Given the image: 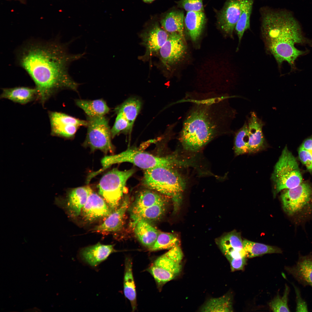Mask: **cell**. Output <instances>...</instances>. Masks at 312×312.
<instances>
[{"label": "cell", "mask_w": 312, "mask_h": 312, "mask_svg": "<svg viewBox=\"0 0 312 312\" xmlns=\"http://www.w3.org/2000/svg\"><path fill=\"white\" fill-rule=\"evenodd\" d=\"M74 40L66 43L58 39L32 40L24 44L17 52L18 64L34 81L37 99L42 104L60 90L78 92L80 84L70 75L68 69L71 63L83 57L86 53H69V45Z\"/></svg>", "instance_id": "cell-1"}, {"label": "cell", "mask_w": 312, "mask_h": 312, "mask_svg": "<svg viewBox=\"0 0 312 312\" xmlns=\"http://www.w3.org/2000/svg\"><path fill=\"white\" fill-rule=\"evenodd\" d=\"M198 96L192 99L180 135L183 148L192 152L223 132L226 116L224 103L227 96L213 92Z\"/></svg>", "instance_id": "cell-2"}, {"label": "cell", "mask_w": 312, "mask_h": 312, "mask_svg": "<svg viewBox=\"0 0 312 312\" xmlns=\"http://www.w3.org/2000/svg\"><path fill=\"white\" fill-rule=\"evenodd\" d=\"M262 36L266 49L280 66L286 62L294 69L295 61L306 51L296 48V44L310 43L303 36L300 26L291 12L269 8L261 10Z\"/></svg>", "instance_id": "cell-3"}, {"label": "cell", "mask_w": 312, "mask_h": 312, "mask_svg": "<svg viewBox=\"0 0 312 312\" xmlns=\"http://www.w3.org/2000/svg\"><path fill=\"white\" fill-rule=\"evenodd\" d=\"M174 167L158 166L144 170L143 183L149 189L171 198L176 209L185 182Z\"/></svg>", "instance_id": "cell-4"}, {"label": "cell", "mask_w": 312, "mask_h": 312, "mask_svg": "<svg viewBox=\"0 0 312 312\" xmlns=\"http://www.w3.org/2000/svg\"><path fill=\"white\" fill-rule=\"evenodd\" d=\"M179 160L173 156H157L141 150L129 148L118 154L106 156L101 160L104 170L112 165L123 162L131 163L146 170L158 166L175 167Z\"/></svg>", "instance_id": "cell-5"}, {"label": "cell", "mask_w": 312, "mask_h": 312, "mask_svg": "<svg viewBox=\"0 0 312 312\" xmlns=\"http://www.w3.org/2000/svg\"><path fill=\"white\" fill-rule=\"evenodd\" d=\"M274 195L283 190L298 186L302 182V177L295 158L287 146L283 150L271 176Z\"/></svg>", "instance_id": "cell-6"}, {"label": "cell", "mask_w": 312, "mask_h": 312, "mask_svg": "<svg viewBox=\"0 0 312 312\" xmlns=\"http://www.w3.org/2000/svg\"><path fill=\"white\" fill-rule=\"evenodd\" d=\"M281 199L283 209L289 216L300 220L312 215V187L309 183L302 182L285 190Z\"/></svg>", "instance_id": "cell-7"}, {"label": "cell", "mask_w": 312, "mask_h": 312, "mask_svg": "<svg viewBox=\"0 0 312 312\" xmlns=\"http://www.w3.org/2000/svg\"><path fill=\"white\" fill-rule=\"evenodd\" d=\"M135 172L134 169L124 171L114 168L105 174L98 185L99 193L112 210L120 205L127 182Z\"/></svg>", "instance_id": "cell-8"}, {"label": "cell", "mask_w": 312, "mask_h": 312, "mask_svg": "<svg viewBox=\"0 0 312 312\" xmlns=\"http://www.w3.org/2000/svg\"><path fill=\"white\" fill-rule=\"evenodd\" d=\"M183 257L180 246H177L157 258L150 266L148 270L159 287L180 273Z\"/></svg>", "instance_id": "cell-9"}, {"label": "cell", "mask_w": 312, "mask_h": 312, "mask_svg": "<svg viewBox=\"0 0 312 312\" xmlns=\"http://www.w3.org/2000/svg\"><path fill=\"white\" fill-rule=\"evenodd\" d=\"M87 131L84 145L94 151L101 150L105 153H113L111 129L108 120L105 116H87Z\"/></svg>", "instance_id": "cell-10"}, {"label": "cell", "mask_w": 312, "mask_h": 312, "mask_svg": "<svg viewBox=\"0 0 312 312\" xmlns=\"http://www.w3.org/2000/svg\"><path fill=\"white\" fill-rule=\"evenodd\" d=\"M49 117L51 134L67 138L73 137L79 127L88 124L87 120L60 112H50Z\"/></svg>", "instance_id": "cell-11"}, {"label": "cell", "mask_w": 312, "mask_h": 312, "mask_svg": "<svg viewBox=\"0 0 312 312\" xmlns=\"http://www.w3.org/2000/svg\"><path fill=\"white\" fill-rule=\"evenodd\" d=\"M169 34L167 40L158 51L162 64L168 69L179 62L186 51L183 38L177 33Z\"/></svg>", "instance_id": "cell-12"}, {"label": "cell", "mask_w": 312, "mask_h": 312, "mask_svg": "<svg viewBox=\"0 0 312 312\" xmlns=\"http://www.w3.org/2000/svg\"><path fill=\"white\" fill-rule=\"evenodd\" d=\"M241 12L240 0H226L217 14V22L220 28L232 37L233 32Z\"/></svg>", "instance_id": "cell-13"}, {"label": "cell", "mask_w": 312, "mask_h": 312, "mask_svg": "<svg viewBox=\"0 0 312 312\" xmlns=\"http://www.w3.org/2000/svg\"><path fill=\"white\" fill-rule=\"evenodd\" d=\"M243 241L240 233L235 230L226 233L216 240L229 262L235 259L246 257Z\"/></svg>", "instance_id": "cell-14"}, {"label": "cell", "mask_w": 312, "mask_h": 312, "mask_svg": "<svg viewBox=\"0 0 312 312\" xmlns=\"http://www.w3.org/2000/svg\"><path fill=\"white\" fill-rule=\"evenodd\" d=\"M107 205L103 197L92 191L82 210L84 218L91 221L107 217L112 211Z\"/></svg>", "instance_id": "cell-15"}, {"label": "cell", "mask_w": 312, "mask_h": 312, "mask_svg": "<svg viewBox=\"0 0 312 312\" xmlns=\"http://www.w3.org/2000/svg\"><path fill=\"white\" fill-rule=\"evenodd\" d=\"M285 269L304 286L312 287V254L299 255L296 264L292 266H285Z\"/></svg>", "instance_id": "cell-16"}, {"label": "cell", "mask_w": 312, "mask_h": 312, "mask_svg": "<svg viewBox=\"0 0 312 312\" xmlns=\"http://www.w3.org/2000/svg\"><path fill=\"white\" fill-rule=\"evenodd\" d=\"M129 204V199L126 197L117 209L107 217L103 222L93 229V231L106 233L120 230L122 226L125 215Z\"/></svg>", "instance_id": "cell-17"}, {"label": "cell", "mask_w": 312, "mask_h": 312, "mask_svg": "<svg viewBox=\"0 0 312 312\" xmlns=\"http://www.w3.org/2000/svg\"><path fill=\"white\" fill-rule=\"evenodd\" d=\"M247 124L248 153H256L263 149L266 145L262 132L263 123L258 118L256 113L252 112L248 120Z\"/></svg>", "instance_id": "cell-18"}, {"label": "cell", "mask_w": 312, "mask_h": 312, "mask_svg": "<svg viewBox=\"0 0 312 312\" xmlns=\"http://www.w3.org/2000/svg\"><path fill=\"white\" fill-rule=\"evenodd\" d=\"M169 34L157 23H155L141 35L142 44L146 54L151 55L158 52L167 40Z\"/></svg>", "instance_id": "cell-19"}, {"label": "cell", "mask_w": 312, "mask_h": 312, "mask_svg": "<svg viewBox=\"0 0 312 312\" xmlns=\"http://www.w3.org/2000/svg\"><path fill=\"white\" fill-rule=\"evenodd\" d=\"M115 251L113 245H104L99 243L81 250L80 256L84 261L92 267H96L107 259Z\"/></svg>", "instance_id": "cell-20"}, {"label": "cell", "mask_w": 312, "mask_h": 312, "mask_svg": "<svg viewBox=\"0 0 312 312\" xmlns=\"http://www.w3.org/2000/svg\"><path fill=\"white\" fill-rule=\"evenodd\" d=\"M162 195L149 189L140 192L138 194L130 208V216L144 208L155 205L166 203Z\"/></svg>", "instance_id": "cell-21"}, {"label": "cell", "mask_w": 312, "mask_h": 312, "mask_svg": "<svg viewBox=\"0 0 312 312\" xmlns=\"http://www.w3.org/2000/svg\"><path fill=\"white\" fill-rule=\"evenodd\" d=\"M92 191L88 186L79 187L72 190L68 194L67 207L73 216H79Z\"/></svg>", "instance_id": "cell-22"}, {"label": "cell", "mask_w": 312, "mask_h": 312, "mask_svg": "<svg viewBox=\"0 0 312 312\" xmlns=\"http://www.w3.org/2000/svg\"><path fill=\"white\" fill-rule=\"evenodd\" d=\"M0 97L15 103L25 104L37 99V91L35 87L20 86L4 88L3 89Z\"/></svg>", "instance_id": "cell-23"}, {"label": "cell", "mask_w": 312, "mask_h": 312, "mask_svg": "<svg viewBox=\"0 0 312 312\" xmlns=\"http://www.w3.org/2000/svg\"><path fill=\"white\" fill-rule=\"evenodd\" d=\"M206 22L203 11L188 12L184 16V25L190 37L193 41L199 38Z\"/></svg>", "instance_id": "cell-24"}, {"label": "cell", "mask_w": 312, "mask_h": 312, "mask_svg": "<svg viewBox=\"0 0 312 312\" xmlns=\"http://www.w3.org/2000/svg\"><path fill=\"white\" fill-rule=\"evenodd\" d=\"M134 232L140 242L150 249L154 244L159 231L148 221L141 220L134 228Z\"/></svg>", "instance_id": "cell-25"}, {"label": "cell", "mask_w": 312, "mask_h": 312, "mask_svg": "<svg viewBox=\"0 0 312 312\" xmlns=\"http://www.w3.org/2000/svg\"><path fill=\"white\" fill-rule=\"evenodd\" d=\"M184 18L182 11H171L161 20V27L168 33H177L183 38Z\"/></svg>", "instance_id": "cell-26"}, {"label": "cell", "mask_w": 312, "mask_h": 312, "mask_svg": "<svg viewBox=\"0 0 312 312\" xmlns=\"http://www.w3.org/2000/svg\"><path fill=\"white\" fill-rule=\"evenodd\" d=\"M75 103L77 106L84 111L87 116H105L110 111L106 103L102 99L93 100L76 99Z\"/></svg>", "instance_id": "cell-27"}, {"label": "cell", "mask_w": 312, "mask_h": 312, "mask_svg": "<svg viewBox=\"0 0 312 312\" xmlns=\"http://www.w3.org/2000/svg\"><path fill=\"white\" fill-rule=\"evenodd\" d=\"M132 267L131 259L127 258L125 261L124 292L125 296L130 301L132 311H134L136 308V294Z\"/></svg>", "instance_id": "cell-28"}, {"label": "cell", "mask_w": 312, "mask_h": 312, "mask_svg": "<svg viewBox=\"0 0 312 312\" xmlns=\"http://www.w3.org/2000/svg\"><path fill=\"white\" fill-rule=\"evenodd\" d=\"M166 203L155 205L144 208L130 216V226L134 228L137 223L141 220L147 221L158 220L164 214L166 210Z\"/></svg>", "instance_id": "cell-29"}, {"label": "cell", "mask_w": 312, "mask_h": 312, "mask_svg": "<svg viewBox=\"0 0 312 312\" xmlns=\"http://www.w3.org/2000/svg\"><path fill=\"white\" fill-rule=\"evenodd\" d=\"M254 0H240L241 12L235 28L240 43L245 32L250 28V18Z\"/></svg>", "instance_id": "cell-30"}, {"label": "cell", "mask_w": 312, "mask_h": 312, "mask_svg": "<svg viewBox=\"0 0 312 312\" xmlns=\"http://www.w3.org/2000/svg\"><path fill=\"white\" fill-rule=\"evenodd\" d=\"M243 247L247 258H252L271 253H281V249L276 246L253 242L246 239L243 240Z\"/></svg>", "instance_id": "cell-31"}, {"label": "cell", "mask_w": 312, "mask_h": 312, "mask_svg": "<svg viewBox=\"0 0 312 312\" xmlns=\"http://www.w3.org/2000/svg\"><path fill=\"white\" fill-rule=\"evenodd\" d=\"M141 106V102L140 99L136 98L131 97L116 107L115 111L116 113H121L132 127Z\"/></svg>", "instance_id": "cell-32"}, {"label": "cell", "mask_w": 312, "mask_h": 312, "mask_svg": "<svg viewBox=\"0 0 312 312\" xmlns=\"http://www.w3.org/2000/svg\"><path fill=\"white\" fill-rule=\"evenodd\" d=\"M203 312H233L232 298L226 295L209 300L201 309Z\"/></svg>", "instance_id": "cell-33"}, {"label": "cell", "mask_w": 312, "mask_h": 312, "mask_svg": "<svg viewBox=\"0 0 312 312\" xmlns=\"http://www.w3.org/2000/svg\"><path fill=\"white\" fill-rule=\"evenodd\" d=\"M180 243L178 236L176 234L159 231L155 243L149 249L152 251L170 249L180 246Z\"/></svg>", "instance_id": "cell-34"}, {"label": "cell", "mask_w": 312, "mask_h": 312, "mask_svg": "<svg viewBox=\"0 0 312 312\" xmlns=\"http://www.w3.org/2000/svg\"><path fill=\"white\" fill-rule=\"evenodd\" d=\"M234 141V151L236 155L248 153L247 123L245 122L236 133Z\"/></svg>", "instance_id": "cell-35"}, {"label": "cell", "mask_w": 312, "mask_h": 312, "mask_svg": "<svg viewBox=\"0 0 312 312\" xmlns=\"http://www.w3.org/2000/svg\"><path fill=\"white\" fill-rule=\"evenodd\" d=\"M289 291V287L285 285L283 296L281 297L278 294L269 303L271 310L274 312H290L288 304Z\"/></svg>", "instance_id": "cell-36"}, {"label": "cell", "mask_w": 312, "mask_h": 312, "mask_svg": "<svg viewBox=\"0 0 312 312\" xmlns=\"http://www.w3.org/2000/svg\"><path fill=\"white\" fill-rule=\"evenodd\" d=\"M117 114L114 124L111 129L112 138L120 133L130 132L132 128L128 121L121 113H118Z\"/></svg>", "instance_id": "cell-37"}, {"label": "cell", "mask_w": 312, "mask_h": 312, "mask_svg": "<svg viewBox=\"0 0 312 312\" xmlns=\"http://www.w3.org/2000/svg\"><path fill=\"white\" fill-rule=\"evenodd\" d=\"M179 7L188 12L203 11V0H180L177 2Z\"/></svg>", "instance_id": "cell-38"}, {"label": "cell", "mask_w": 312, "mask_h": 312, "mask_svg": "<svg viewBox=\"0 0 312 312\" xmlns=\"http://www.w3.org/2000/svg\"><path fill=\"white\" fill-rule=\"evenodd\" d=\"M299 158L310 172H312V148L301 146L298 150Z\"/></svg>", "instance_id": "cell-39"}, {"label": "cell", "mask_w": 312, "mask_h": 312, "mask_svg": "<svg viewBox=\"0 0 312 312\" xmlns=\"http://www.w3.org/2000/svg\"><path fill=\"white\" fill-rule=\"evenodd\" d=\"M295 291L296 296V312H307V305L306 302L302 298L300 290L294 283H292Z\"/></svg>", "instance_id": "cell-40"}, {"label": "cell", "mask_w": 312, "mask_h": 312, "mask_svg": "<svg viewBox=\"0 0 312 312\" xmlns=\"http://www.w3.org/2000/svg\"><path fill=\"white\" fill-rule=\"evenodd\" d=\"M247 258L245 257L233 260L229 262L232 272L243 270L247 264Z\"/></svg>", "instance_id": "cell-41"}, {"label": "cell", "mask_w": 312, "mask_h": 312, "mask_svg": "<svg viewBox=\"0 0 312 312\" xmlns=\"http://www.w3.org/2000/svg\"><path fill=\"white\" fill-rule=\"evenodd\" d=\"M144 2H151L154 0H143Z\"/></svg>", "instance_id": "cell-42"}]
</instances>
